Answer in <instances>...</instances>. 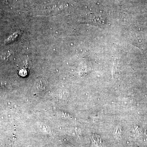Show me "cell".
Returning a JSON list of instances; mask_svg holds the SVG:
<instances>
[{"label":"cell","instance_id":"obj_2","mask_svg":"<svg viewBox=\"0 0 147 147\" xmlns=\"http://www.w3.org/2000/svg\"><path fill=\"white\" fill-rule=\"evenodd\" d=\"M21 34V32H15L13 34L11 35L7 39L5 40V43H6V44H7V43H9L13 42L14 40L17 39L18 37H19Z\"/></svg>","mask_w":147,"mask_h":147},{"label":"cell","instance_id":"obj_4","mask_svg":"<svg viewBox=\"0 0 147 147\" xmlns=\"http://www.w3.org/2000/svg\"><path fill=\"white\" fill-rule=\"evenodd\" d=\"M92 139L95 144L98 145V146L101 144V143H102V139H101V138H100V136L96 135V134H94L92 136Z\"/></svg>","mask_w":147,"mask_h":147},{"label":"cell","instance_id":"obj_1","mask_svg":"<svg viewBox=\"0 0 147 147\" xmlns=\"http://www.w3.org/2000/svg\"><path fill=\"white\" fill-rule=\"evenodd\" d=\"M35 86L39 91L45 92L48 88V82L45 78H38L35 83Z\"/></svg>","mask_w":147,"mask_h":147},{"label":"cell","instance_id":"obj_5","mask_svg":"<svg viewBox=\"0 0 147 147\" xmlns=\"http://www.w3.org/2000/svg\"><path fill=\"white\" fill-rule=\"evenodd\" d=\"M115 134L118 137H119V136H120L121 134V130L120 128H119V127L117 128V130L116 131Z\"/></svg>","mask_w":147,"mask_h":147},{"label":"cell","instance_id":"obj_3","mask_svg":"<svg viewBox=\"0 0 147 147\" xmlns=\"http://www.w3.org/2000/svg\"><path fill=\"white\" fill-rule=\"evenodd\" d=\"M13 53L8 51L7 52H4L0 57V61H7L11 57L13 56Z\"/></svg>","mask_w":147,"mask_h":147}]
</instances>
